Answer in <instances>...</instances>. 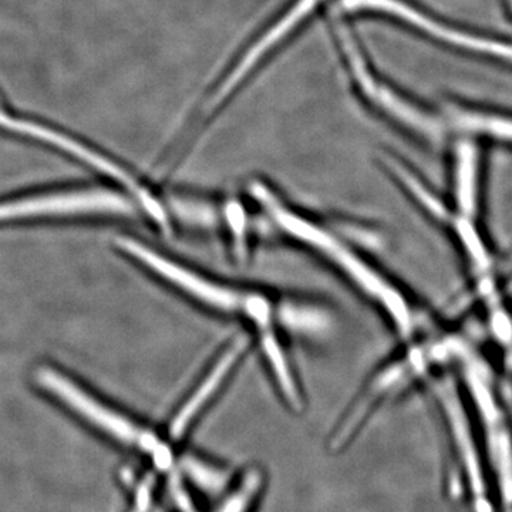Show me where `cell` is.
Returning a JSON list of instances; mask_svg holds the SVG:
<instances>
[{"mask_svg": "<svg viewBox=\"0 0 512 512\" xmlns=\"http://www.w3.org/2000/svg\"><path fill=\"white\" fill-rule=\"evenodd\" d=\"M454 120L466 130L512 143V119L493 116V114L473 113V111H456Z\"/></svg>", "mask_w": 512, "mask_h": 512, "instance_id": "7c38bea8", "label": "cell"}, {"mask_svg": "<svg viewBox=\"0 0 512 512\" xmlns=\"http://www.w3.org/2000/svg\"><path fill=\"white\" fill-rule=\"evenodd\" d=\"M173 490L175 501H177L178 505H180L181 511L192 512V505L190 504V500H188L187 494H185V491L183 488H181V485L175 483Z\"/></svg>", "mask_w": 512, "mask_h": 512, "instance_id": "e0dca14e", "label": "cell"}, {"mask_svg": "<svg viewBox=\"0 0 512 512\" xmlns=\"http://www.w3.org/2000/svg\"><path fill=\"white\" fill-rule=\"evenodd\" d=\"M227 220L234 237L235 249L239 258L247 254V220L244 211L238 204H229L227 207Z\"/></svg>", "mask_w": 512, "mask_h": 512, "instance_id": "9a60e30c", "label": "cell"}, {"mask_svg": "<svg viewBox=\"0 0 512 512\" xmlns=\"http://www.w3.org/2000/svg\"><path fill=\"white\" fill-rule=\"evenodd\" d=\"M345 46L350 64H352V70L355 72L357 82H359L363 92L394 119L403 123L404 126L412 128L414 133L420 134V136H424L430 141L439 140L441 136L439 121L424 113L423 110L417 109L416 106L404 100L399 94L394 93L389 87L376 82L367 70L352 40L346 39Z\"/></svg>", "mask_w": 512, "mask_h": 512, "instance_id": "ba28073f", "label": "cell"}, {"mask_svg": "<svg viewBox=\"0 0 512 512\" xmlns=\"http://www.w3.org/2000/svg\"><path fill=\"white\" fill-rule=\"evenodd\" d=\"M136 200L107 188H89L20 198L0 204V222L52 215H133Z\"/></svg>", "mask_w": 512, "mask_h": 512, "instance_id": "5b68a950", "label": "cell"}, {"mask_svg": "<svg viewBox=\"0 0 512 512\" xmlns=\"http://www.w3.org/2000/svg\"><path fill=\"white\" fill-rule=\"evenodd\" d=\"M478 417L477 439L505 512H512V427L503 406L480 373L468 372Z\"/></svg>", "mask_w": 512, "mask_h": 512, "instance_id": "277c9868", "label": "cell"}, {"mask_svg": "<svg viewBox=\"0 0 512 512\" xmlns=\"http://www.w3.org/2000/svg\"><path fill=\"white\" fill-rule=\"evenodd\" d=\"M262 487V476L258 470H251L242 477L241 483L222 501L215 512H249Z\"/></svg>", "mask_w": 512, "mask_h": 512, "instance_id": "4fadbf2b", "label": "cell"}, {"mask_svg": "<svg viewBox=\"0 0 512 512\" xmlns=\"http://www.w3.org/2000/svg\"><path fill=\"white\" fill-rule=\"evenodd\" d=\"M117 245L124 254L136 259L165 282L191 296L195 301L222 313L245 316L254 323L259 336L275 332L279 311L274 303L259 293L242 292L231 286L212 281L207 276L191 271L187 266L177 264L173 259L158 254L156 249L147 247L133 238H119Z\"/></svg>", "mask_w": 512, "mask_h": 512, "instance_id": "7a4b0ae2", "label": "cell"}, {"mask_svg": "<svg viewBox=\"0 0 512 512\" xmlns=\"http://www.w3.org/2000/svg\"><path fill=\"white\" fill-rule=\"evenodd\" d=\"M252 194L282 231L306 247L315 249L342 269L363 292L375 299L384 311L389 313L390 319L402 335H409L412 329V313L402 295L359 258L345 242L315 222L289 210L265 185L252 184Z\"/></svg>", "mask_w": 512, "mask_h": 512, "instance_id": "6da1fadb", "label": "cell"}, {"mask_svg": "<svg viewBox=\"0 0 512 512\" xmlns=\"http://www.w3.org/2000/svg\"><path fill=\"white\" fill-rule=\"evenodd\" d=\"M0 127L6 130L15 131V133L25 134V136L36 138V140L43 141V143L50 144L72 154V156L79 158L84 163L89 164L90 167L96 168L100 173L106 174L107 177L119 181L123 187H126L130 194L133 195L134 200L140 207H147L153 202L154 197L147 191L146 188L141 187L140 184L134 180L133 175L128 174L124 168L119 164L113 163L109 158L101 156L96 153L92 148L83 146L79 141L73 138L64 136L62 133L40 126V124L32 123V121L13 119L8 114L0 111Z\"/></svg>", "mask_w": 512, "mask_h": 512, "instance_id": "52a82bcc", "label": "cell"}, {"mask_svg": "<svg viewBox=\"0 0 512 512\" xmlns=\"http://www.w3.org/2000/svg\"><path fill=\"white\" fill-rule=\"evenodd\" d=\"M342 6L349 10H380V12L389 13V15L404 20L413 28L427 33L434 39L440 40V42L471 50V52L493 55L512 62L511 45L497 42V40L484 39V37L471 36L468 33L460 32V30L448 28L443 23L437 22L436 19L424 15L420 10L414 9L413 6L407 5L403 0H342Z\"/></svg>", "mask_w": 512, "mask_h": 512, "instance_id": "8992f818", "label": "cell"}, {"mask_svg": "<svg viewBox=\"0 0 512 512\" xmlns=\"http://www.w3.org/2000/svg\"><path fill=\"white\" fill-rule=\"evenodd\" d=\"M183 470L192 483L208 493H217L227 483L225 471L198 457H185Z\"/></svg>", "mask_w": 512, "mask_h": 512, "instance_id": "5bb4252c", "label": "cell"}, {"mask_svg": "<svg viewBox=\"0 0 512 512\" xmlns=\"http://www.w3.org/2000/svg\"><path fill=\"white\" fill-rule=\"evenodd\" d=\"M151 495H153V484L148 480L138 487L136 505L133 512H150Z\"/></svg>", "mask_w": 512, "mask_h": 512, "instance_id": "2e32d148", "label": "cell"}, {"mask_svg": "<svg viewBox=\"0 0 512 512\" xmlns=\"http://www.w3.org/2000/svg\"><path fill=\"white\" fill-rule=\"evenodd\" d=\"M456 170L458 204L468 215L476 205L477 154L473 144L458 147Z\"/></svg>", "mask_w": 512, "mask_h": 512, "instance_id": "8fae6325", "label": "cell"}, {"mask_svg": "<svg viewBox=\"0 0 512 512\" xmlns=\"http://www.w3.org/2000/svg\"><path fill=\"white\" fill-rule=\"evenodd\" d=\"M319 2L320 0H299V2L289 10V13H286L284 18L279 20L275 26H272V28L252 46V49H249L248 52L245 53L241 62L234 67L231 74L222 82L220 89L212 96L210 104H208V109L212 110L220 106L222 101L227 99L229 94L232 93V90H234L235 87L244 80V77L254 69L255 64L258 63L266 53L271 52L278 43H281L303 19L308 18Z\"/></svg>", "mask_w": 512, "mask_h": 512, "instance_id": "30bf717a", "label": "cell"}, {"mask_svg": "<svg viewBox=\"0 0 512 512\" xmlns=\"http://www.w3.org/2000/svg\"><path fill=\"white\" fill-rule=\"evenodd\" d=\"M37 382L60 402L70 407L74 413L89 421L92 426L103 431L111 439L148 454L160 467L170 466L173 454L167 444L158 439L153 431L134 423L133 420L101 403L96 397L90 396L73 380L67 379L63 373L50 367H40L37 370Z\"/></svg>", "mask_w": 512, "mask_h": 512, "instance_id": "3957f363", "label": "cell"}, {"mask_svg": "<svg viewBox=\"0 0 512 512\" xmlns=\"http://www.w3.org/2000/svg\"><path fill=\"white\" fill-rule=\"evenodd\" d=\"M248 348V339H235L227 349L218 357L217 362L211 367L207 376L201 380L197 389L188 397L187 402L180 407L171 421L170 433L174 440L181 439L187 430L190 429L194 420L200 416L204 407L211 402L212 397L221 389L222 384L228 379L229 373L234 370L235 365Z\"/></svg>", "mask_w": 512, "mask_h": 512, "instance_id": "9c48e42d", "label": "cell"}]
</instances>
